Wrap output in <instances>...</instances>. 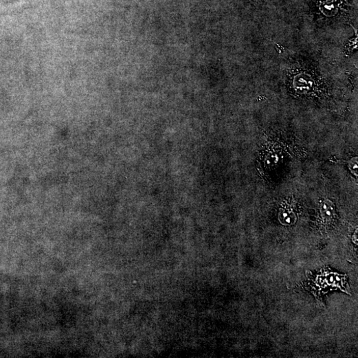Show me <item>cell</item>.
Listing matches in <instances>:
<instances>
[{
  "label": "cell",
  "mask_w": 358,
  "mask_h": 358,
  "mask_svg": "<svg viewBox=\"0 0 358 358\" xmlns=\"http://www.w3.org/2000/svg\"><path fill=\"white\" fill-rule=\"evenodd\" d=\"M280 219L281 223L284 224V225H291V224L295 223V216L293 214V211L289 209H283L280 212Z\"/></svg>",
  "instance_id": "6da1fadb"
},
{
  "label": "cell",
  "mask_w": 358,
  "mask_h": 358,
  "mask_svg": "<svg viewBox=\"0 0 358 358\" xmlns=\"http://www.w3.org/2000/svg\"><path fill=\"white\" fill-rule=\"evenodd\" d=\"M350 168L351 169V172L354 173V174H357V159H353L351 161L350 164Z\"/></svg>",
  "instance_id": "7a4b0ae2"
}]
</instances>
